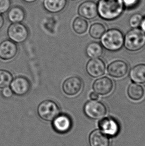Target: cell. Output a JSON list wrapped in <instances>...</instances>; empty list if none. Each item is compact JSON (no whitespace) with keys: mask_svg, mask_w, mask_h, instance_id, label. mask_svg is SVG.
Masks as SVG:
<instances>
[{"mask_svg":"<svg viewBox=\"0 0 145 146\" xmlns=\"http://www.w3.org/2000/svg\"><path fill=\"white\" fill-rule=\"evenodd\" d=\"M98 14L102 19L112 21L119 18L124 10L122 0H99Z\"/></svg>","mask_w":145,"mask_h":146,"instance_id":"6da1fadb","label":"cell"},{"mask_svg":"<svg viewBox=\"0 0 145 146\" xmlns=\"http://www.w3.org/2000/svg\"><path fill=\"white\" fill-rule=\"evenodd\" d=\"M123 34L117 29H112L104 33L101 38V44L103 48L110 51H117L124 45Z\"/></svg>","mask_w":145,"mask_h":146,"instance_id":"7a4b0ae2","label":"cell"},{"mask_svg":"<svg viewBox=\"0 0 145 146\" xmlns=\"http://www.w3.org/2000/svg\"><path fill=\"white\" fill-rule=\"evenodd\" d=\"M124 46L130 51H137L145 46V33L140 29L133 28L126 34Z\"/></svg>","mask_w":145,"mask_h":146,"instance_id":"3957f363","label":"cell"},{"mask_svg":"<svg viewBox=\"0 0 145 146\" xmlns=\"http://www.w3.org/2000/svg\"><path fill=\"white\" fill-rule=\"evenodd\" d=\"M37 112L39 118L42 120L51 122L60 114V109L55 101L47 100L39 104Z\"/></svg>","mask_w":145,"mask_h":146,"instance_id":"277c9868","label":"cell"},{"mask_svg":"<svg viewBox=\"0 0 145 146\" xmlns=\"http://www.w3.org/2000/svg\"><path fill=\"white\" fill-rule=\"evenodd\" d=\"M84 111L89 118L98 120L103 118L105 116L107 109L106 106L102 102L91 100L84 105Z\"/></svg>","mask_w":145,"mask_h":146,"instance_id":"5b68a950","label":"cell"},{"mask_svg":"<svg viewBox=\"0 0 145 146\" xmlns=\"http://www.w3.org/2000/svg\"><path fill=\"white\" fill-rule=\"evenodd\" d=\"M7 34L10 40L15 43L21 44L28 40L29 31L22 23H12L8 28Z\"/></svg>","mask_w":145,"mask_h":146,"instance_id":"8992f818","label":"cell"},{"mask_svg":"<svg viewBox=\"0 0 145 146\" xmlns=\"http://www.w3.org/2000/svg\"><path fill=\"white\" fill-rule=\"evenodd\" d=\"M98 126L100 130L108 137L116 136L119 133V123L115 119L111 117L101 119L98 122Z\"/></svg>","mask_w":145,"mask_h":146,"instance_id":"52a82bcc","label":"cell"},{"mask_svg":"<svg viewBox=\"0 0 145 146\" xmlns=\"http://www.w3.org/2000/svg\"><path fill=\"white\" fill-rule=\"evenodd\" d=\"M13 92L18 96L27 94L31 88V84L28 78L24 76H18L13 80L10 84Z\"/></svg>","mask_w":145,"mask_h":146,"instance_id":"ba28073f","label":"cell"},{"mask_svg":"<svg viewBox=\"0 0 145 146\" xmlns=\"http://www.w3.org/2000/svg\"><path fill=\"white\" fill-rule=\"evenodd\" d=\"M82 87V81L80 77L72 76L65 80L62 85L63 91L65 94L72 96L78 94Z\"/></svg>","mask_w":145,"mask_h":146,"instance_id":"9c48e42d","label":"cell"},{"mask_svg":"<svg viewBox=\"0 0 145 146\" xmlns=\"http://www.w3.org/2000/svg\"><path fill=\"white\" fill-rule=\"evenodd\" d=\"M18 52V46L11 40H5L0 44V59L2 60H12L16 57Z\"/></svg>","mask_w":145,"mask_h":146,"instance_id":"30bf717a","label":"cell"},{"mask_svg":"<svg viewBox=\"0 0 145 146\" xmlns=\"http://www.w3.org/2000/svg\"><path fill=\"white\" fill-rule=\"evenodd\" d=\"M106 66L102 59L92 58L86 65V70L88 75L94 78L102 76L105 72Z\"/></svg>","mask_w":145,"mask_h":146,"instance_id":"8fae6325","label":"cell"},{"mask_svg":"<svg viewBox=\"0 0 145 146\" xmlns=\"http://www.w3.org/2000/svg\"><path fill=\"white\" fill-rule=\"evenodd\" d=\"M78 13L84 19L92 20L98 15V5L92 1L82 2L78 7Z\"/></svg>","mask_w":145,"mask_h":146,"instance_id":"7c38bea8","label":"cell"},{"mask_svg":"<svg viewBox=\"0 0 145 146\" xmlns=\"http://www.w3.org/2000/svg\"><path fill=\"white\" fill-rule=\"evenodd\" d=\"M129 70V66L125 61L116 60L112 61L108 65V75L114 78H122L125 76Z\"/></svg>","mask_w":145,"mask_h":146,"instance_id":"4fadbf2b","label":"cell"},{"mask_svg":"<svg viewBox=\"0 0 145 146\" xmlns=\"http://www.w3.org/2000/svg\"><path fill=\"white\" fill-rule=\"evenodd\" d=\"M92 88L94 92L99 95H107L113 88V82L109 77H101L95 80L93 83Z\"/></svg>","mask_w":145,"mask_h":146,"instance_id":"5bb4252c","label":"cell"},{"mask_svg":"<svg viewBox=\"0 0 145 146\" xmlns=\"http://www.w3.org/2000/svg\"><path fill=\"white\" fill-rule=\"evenodd\" d=\"M54 129L57 132L65 133L70 130L72 126V121L70 117L66 114H60L52 121Z\"/></svg>","mask_w":145,"mask_h":146,"instance_id":"9a60e30c","label":"cell"},{"mask_svg":"<svg viewBox=\"0 0 145 146\" xmlns=\"http://www.w3.org/2000/svg\"><path fill=\"white\" fill-rule=\"evenodd\" d=\"M68 4L67 0H43V7L48 13L57 14L63 12Z\"/></svg>","mask_w":145,"mask_h":146,"instance_id":"2e32d148","label":"cell"},{"mask_svg":"<svg viewBox=\"0 0 145 146\" xmlns=\"http://www.w3.org/2000/svg\"><path fill=\"white\" fill-rule=\"evenodd\" d=\"M88 142L90 146H110L109 137L100 129H96L91 132Z\"/></svg>","mask_w":145,"mask_h":146,"instance_id":"e0dca14e","label":"cell"},{"mask_svg":"<svg viewBox=\"0 0 145 146\" xmlns=\"http://www.w3.org/2000/svg\"><path fill=\"white\" fill-rule=\"evenodd\" d=\"M132 81L136 83H145V64L141 63L132 68L129 72Z\"/></svg>","mask_w":145,"mask_h":146,"instance_id":"ac0fdd59","label":"cell"},{"mask_svg":"<svg viewBox=\"0 0 145 146\" xmlns=\"http://www.w3.org/2000/svg\"><path fill=\"white\" fill-rule=\"evenodd\" d=\"M7 13L8 20L12 23H22L26 18V12L24 8L20 6L11 7Z\"/></svg>","mask_w":145,"mask_h":146,"instance_id":"d6986e66","label":"cell"},{"mask_svg":"<svg viewBox=\"0 0 145 146\" xmlns=\"http://www.w3.org/2000/svg\"><path fill=\"white\" fill-rule=\"evenodd\" d=\"M145 89L142 85L136 83H131L128 87L127 94L134 101H139L145 95Z\"/></svg>","mask_w":145,"mask_h":146,"instance_id":"ffe728a7","label":"cell"},{"mask_svg":"<svg viewBox=\"0 0 145 146\" xmlns=\"http://www.w3.org/2000/svg\"><path fill=\"white\" fill-rule=\"evenodd\" d=\"M86 55L91 58H99L102 56L103 52L102 46L97 42H92L86 46Z\"/></svg>","mask_w":145,"mask_h":146,"instance_id":"44dd1931","label":"cell"},{"mask_svg":"<svg viewBox=\"0 0 145 146\" xmlns=\"http://www.w3.org/2000/svg\"><path fill=\"white\" fill-rule=\"evenodd\" d=\"M88 23L82 17H76L72 22V29L78 35L84 34L88 29Z\"/></svg>","mask_w":145,"mask_h":146,"instance_id":"7402d4cb","label":"cell"},{"mask_svg":"<svg viewBox=\"0 0 145 146\" xmlns=\"http://www.w3.org/2000/svg\"><path fill=\"white\" fill-rule=\"evenodd\" d=\"M105 26L100 23H96L90 26L89 34L92 38L94 39H100L105 32Z\"/></svg>","mask_w":145,"mask_h":146,"instance_id":"603a6c76","label":"cell"},{"mask_svg":"<svg viewBox=\"0 0 145 146\" xmlns=\"http://www.w3.org/2000/svg\"><path fill=\"white\" fill-rule=\"evenodd\" d=\"M13 80V76L10 72L0 69V89L9 87Z\"/></svg>","mask_w":145,"mask_h":146,"instance_id":"cb8c5ba5","label":"cell"},{"mask_svg":"<svg viewBox=\"0 0 145 146\" xmlns=\"http://www.w3.org/2000/svg\"><path fill=\"white\" fill-rule=\"evenodd\" d=\"M143 19V18L141 14H134L133 15H132L130 18V25L132 28H137L140 25Z\"/></svg>","mask_w":145,"mask_h":146,"instance_id":"d4e9b609","label":"cell"},{"mask_svg":"<svg viewBox=\"0 0 145 146\" xmlns=\"http://www.w3.org/2000/svg\"><path fill=\"white\" fill-rule=\"evenodd\" d=\"M12 6L11 0H0V15L5 14Z\"/></svg>","mask_w":145,"mask_h":146,"instance_id":"484cf974","label":"cell"},{"mask_svg":"<svg viewBox=\"0 0 145 146\" xmlns=\"http://www.w3.org/2000/svg\"><path fill=\"white\" fill-rule=\"evenodd\" d=\"M13 92L12 89L10 87H7L4 88L2 91V94L3 96L5 98H10L13 95Z\"/></svg>","mask_w":145,"mask_h":146,"instance_id":"4316f807","label":"cell"},{"mask_svg":"<svg viewBox=\"0 0 145 146\" xmlns=\"http://www.w3.org/2000/svg\"><path fill=\"white\" fill-rule=\"evenodd\" d=\"M124 6L128 7H132L137 5L139 0H122Z\"/></svg>","mask_w":145,"mask_h":146,"instance_id":"83f0119b","label":"cell"},{"mask_svg":"<svg viewBox=\"0 0 145 146\" xmlns=\"http://www.w3.org/2000/svg\"><path fill=\"white\" fill-rule=\"evenodd\" d=\"M90 97L91 100H96L97 99H98V94L96 93L95 92H93L90 93Z\"/></svg>","mask_w":145,"mask_h":146,"instance_id":"f1b7e54d","label":"cell"},{"mask_svg":"<svg viewBox=\"0 0 145 146\" xmlns=\"http://www.w3.org/2000/svg\"><path fill=\"white\" fill-rule=\"evenodd\" d=\"M5 24V20L2 15H0V30L2 29Z\"/></svg>","mask_w":145,"mask_h":146,"instance_id":"f546056e","label":"cell"},{"mask_svg":"<svg viewBox=\"0 0 145 146\" xmlns=\"http://www.w3.org/2000/svg\"><path fill=\"white\" fill-rule=\"evenodd\" d=\"M140 25H141V30L145 33V18L143 19Z\"/></svg>","mask_w":145,"mask_h":146,"instance_id":"4dcf8cb0","label":"cell"},{"mask_svg":"<svg viewBox=\"0 0 145 146\" xmlns=\"http://www.w3.org/2000/svg\"><path fill=\"white\" fill-rule=\"evenodd\" d=\"M24 2H25L26 3L28 4H32L34 3L35 2H37L38 0H22Z\"/></svg>","mask_w":145,"mask_h":146,"instance_id":"1f68e13d","label":"cell"},{"mask_svg":"<svg viewBox=\"0 0 145 146\" xmlns=\"http://www.w3.org/2000/svg\"><path fill=\"white\" fill-rule=\"evenodd\" d=\"M69 1H73V2H75V1H78V0H69Z\"/></svg>","mask_w":145,"mask_h":146,"instance_id":"d6a6232c","label":"cell"}]
</instances>
